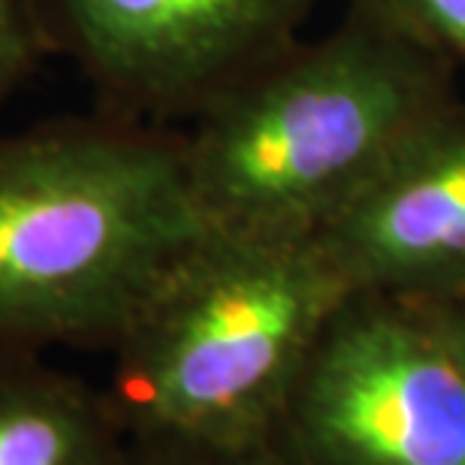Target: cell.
<instances>
[{
	"instance_id": "277c9868",
	"label": "cell",
	"mask_w": 465,
	"mask_h": 465,
	"mask_svg": "<svg viewBox=\"0 0 465 465\" xmlns=\"http://www.w3.org/2000/svg\"><path fill=\"white\" fill-rule=\"evenodd\" d=\"M275 439L296 465H465V362L435 305L351 293Z\"/></svg>"
},
{
	"instance_id": "8992f818",
	"label": "cell",
	"mask_w": 465,
	"mask_h": 465,
	"mask_svg": "<svg viewBox=\"0 0 465 465\" xmlns=\"http://www.w3.org/2000/svg\"><path fill=\"white\" fill-rule=\"evenodd\" d=\"M314 239L353 293L465 296V100L426 121Z\"/></svg>"
},
{
	"instance_id": "9c48e42d",
	"label": "cell",
	"mask_w": 465,
	"mask_h": 465,
	"mask_svg": "<svg viewBox=\"0 0 465 465\" xmlns=\"http://www.w3.org/2000/svg\"><path fill=\"white\" fill-rule=\"evenodd\" d=\"M45 52L36 0H0V106L31 79Z\"/></svg>"
},
{
	"instance_id": "ba28073f",
	"label": "cell",
	"mask_w": 465,
	"mask_h": 465,
	"mask_svg": "<svg viewBox=\"0 0 465 465\" xmlns=\"http://www.w3.org/2000/svg\"><path fill=\"white\" fill-rule=\"evenodd\" d=\"M381 15L465 76V0H351Z\"/></svg>"
},
{
	"instance_id": "5b68a950",
	"label": "cell",
	"mask_w": 465,
	"mask_h": 465,
	"mask_svg": "<svg viewBox=\"0 0 465 465\" xmlns=\"http://www.w3.org/2000/svg\"><path fill=\"white\" fill-rule=\"evenodd\" d=\"M318 0H36L64 52L113 115L197 118L302 40Z\"/></svg>"
},
{
	"instance_id": "6da1fadb",
	"label": "cell",
	"mask_w": 465,
	"mask_h": 465,
	"mask_svg": "<svg viewBox=\"0 0 465 465\" xmlns=\"http://www.w3.org/2000/svg\"><path fill=\"white\" fill-rule=\"evenodd\" d=\"M209 232L182 136L134 118L0 136V353L113 351Z\"/></svg>"
},
{
	"instance_id": "7a4b0ae2",
	"label": "cell",
	"mask_w": 465,
	"mask_h": 465,
	"mask_svg": "<svg viewBox=\"0 0 465 465\" xmlns=\"http://www.w3.org/2000/svg\"><path fill=\"white\" fill-rule=\"evenodd\" d=\"M457 73L366 6L221 94L182 134L193 200L218 230L318 232L444 106Z\"/></svg>"
},
{
	"instance_id": "52a82bcc",
	"label": "cell",
	"mask_w": 465,
	"mask_h": 465,
	"mask_svg": "<svg viewBox=\"0 0 465 465\" xmlns=\"http://www.w3.org/2000/svg\"><path fill=\"white\" fill-rule=\"evenodd\" d=\"M104 387L45 353H0V465H127Z\"/></svg>"
},
{
	"instance_id": "30bf717a",
	"label": "cell",
	"mask_w": 465,
	"mask_h": 465,
	"mask_svg": "<svg viewBox=\"0 0 465 465\" xmlns=\"http://www.w3.org/2000/svg\"><path fill=\"white\" fill-rule=\"evenodd\" d=\"M127 465H296L282 444L260 448H200L173 441H130Z\"/></svg>"
},
{
	"instance_id": "8fae6325",
	"label": "cell",
	"mask_w": 465,
	"mask_h": 465,
	"mask_svg": "<svg viewBox=\"0 0 465 465\" xmlns=\"http://www.w3.org/2000/svg\"><path fill=\"white\" fill-rule=\"evenodd\" d=\"M435 312H439V318L444 321V327H448L453 345H457L460 357L465 362V296L460 300H435Z\"/></svg>"
},
{
	"instance_id": "3957f363",
	"label": "cell",
	"mask_w": 465,
	"mask_h": 465,
	"mask_svg": "<svg viewBox=\"0 0 465 465\" xmlns=\"http://www.w3.org/2000/svg\"><path fill=\"white\" fill-rule=\"evenodd\" d=\"M351 293L314 236L209 227L109 351L104 393L127 441H275L305 360Z\"/></svg>"
}]
</instances>
